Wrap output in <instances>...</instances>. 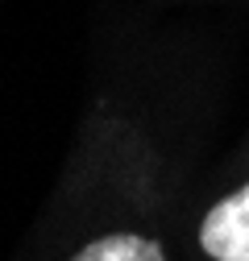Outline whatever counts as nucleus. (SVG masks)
Wrapping results in <instances>:
<instances>
[{"instance_id":"1","label":"nucleus","mask_w":249,"mask_h":261,"mask_svg":"<svg viewBox=\"0 0 249 261\" xmlns=\"http://www.w3.org/2000/svg\"><path fill=\"white\" fill-rule=\"evenodd\" d=\"M200 241L216 261H249V187L208 212Z\"/></svg>"},{"instance_id":"2","label":"nucleus","mask_w":249,"mask_h":261,"mask_svg":"<svg viewBox=\"0 0 249 261\" xmlns=\"http://www.w3.org/2000/svg\"><path fill=\"white\" fill-rule=\"evenodd\" d=\"M71 261H162V249L154 245V241H145V237L116 232V237H104L96 245H87Z\"/></svg>"}]
</instances>
